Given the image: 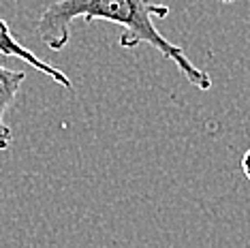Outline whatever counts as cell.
Masks as SVG:
<instances>
[{
    "mask_svg": "<svg viewBox=\"0 0 250 248\" xmlns=\"http://www.w3.org/2000/svg\"><path fill=\"white\" fill-rule=\"evenodd\" d=\"M167 4H156L150 0H54L39 15L37 35L45 47L60 52L66 47L71 37V24L75 20L86 21H111L122 26L120 45L133 49L137 45H150L167 60L175 62L182 75L197 90L212 88V77L190 62L180 45L165 39L154 26L156 18H167Z\"/></svg>",
    "mask_w": 250,
    "mask_h": 248,
    "instance_id": "6da1fadb",
    "label": "cell"
},
{
    "mask_svg": "<svg viewBox=\"0 0 250 248\" xmlns=\"http://www.w3.org/2000/svg\"><path fill=\"white\" fill-rule=\"evenodd\" d=\"M0 56H7V58H20V60H24V62H28L30 66H35L37 71H41L43 75L52 77V80H54L56 83H60L62 88L73 90V82L69 80V75H66V73H62L60 69H56V66L47 64L45 60L37 58V56L32 54L30 49L24 47V45H21V43L18 41V37L13 35V30H11L9 24H7V21H4L2 18H0Z\"/></svg>",
    "mask_w": 250,
    "mask_h": 248,
    "instance_id": "7a4b0ae2",
    "label": "cell"
},
{
    "mask_svg": "<svg viewBox=\"0 0 250 248\" xmlns=\"http://www.w3.org/2000/svg\"><path fill=\"white\" fill-rule=\"evenodd\" d=\"M26 82V73L24 71H15L0 66V152L9 150L11 142H13V133L4 122V114L11 105H13L15 97H18L21 83Z\"/></svg>",
    "mask_w": 250,
    "mask_h": 248,
    "instance_id": "3957f363",
    "label": "cell"
},
{
    "mask_svg": "<svg viewBox=\"0 0 250 248\" xmlns=\"http://www.w3.org/2000/svg\"><path fill=\"white\" fill-rule=\"evenodd\" d=\"M242 171H244V176H246V180L250 182V150H246V154L242 156Z\"/></svg>",
    "mask_w": 250,
    "mask_h": 248,
    "instance_id": "277c9868",
    "label": "cell"
},
{
    "mask_svg": "<svg viewBox=\"0 0 250 248\" xmlns=\"http://www.w3.org/2000/svg\"><path fill=\"white\" fill-rule=\"evenodd\" d=\"M216 2H220V4H231V2H235V0H216Z\"/></svg>",
    "mask_w": 250,
    "mask_h": 248,
    "instance_id": "5b68a950",
    "label": "cell"
}]
</instances>
